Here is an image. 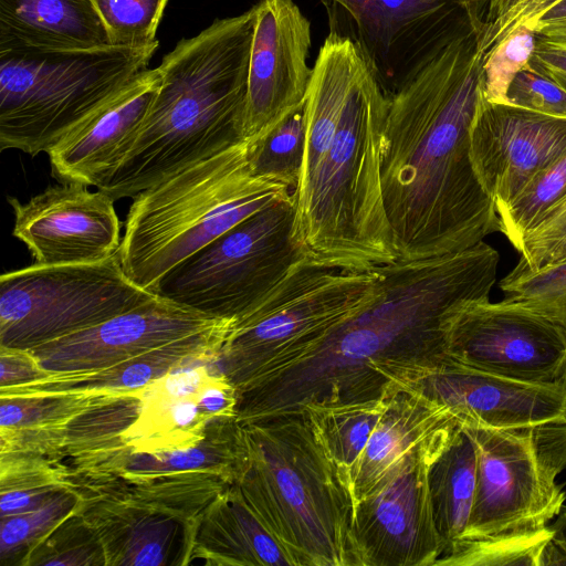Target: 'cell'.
<instances>
[{
  "label": "cell",
  "instance_id": "obj_1",
  "mask_svg": "<svg viewBox=\"0 0 566 566\" xmlns=\"http://www.w3.org/2000/svg\"><path fill=\"white\" fill-rule=\"evenodd\" d=\"M500 255L484 241L460 252L377 266L373 298L283 369L238 392L245 424L307 403L391 398L451 364L447 323L461 305L490 298Z\"/></svg>",
  "mask_w": 566,
  "mask_h": 566
},
{
  "label": "cell",
  "instance_id": "obj_2",
  "mask_svg": "<svg viewBox=\"0 0 566 566\" xmlns=\"http://www.w3.org/2000/svg\"><path fill=\"white\" fill-rule=\"evenodd\" d=\"M482 97V55L471 24L437 46L389 97L381 186L398 260L460 252L500 231L470 157Z\"/></svg>",
  "mask_w": 566,
  "mask_h": 566
},
{
  "label": "cell",
  "instance_id": "obj_3",
  "mask_svg": "<svg viewBox=\"0 0 566 566\" xmlns=\"http://www.w3.org/2000/svg\"><path fill=\"white\" fill-rule=\"evenodd\" d=\"M253 6L182 39L157 67L160 85L130 151L99 190L135 197L163 178L245 139Z\"/></svg>",
  "mask_w": 566,
  "mask_h": 566
},
{
  "label": "cell",
  "instance_id": "obj_4",
  "mask_svg": "<svg viewBox=\"0 0 566 566\" xmlns=\"http://www.w3.org/2000/svg\"><path fill=\"white\" fill-rule=\"evenodd\" d=\"M388 107L363 60L326 155L293 191V239L308 258L360 270L398 260L381 186Z\"/></svg>",
  "mask_w": 566,
  "mask_h": 566
},
{
  "label": "cell",
  "instance_id": "obj_5",
  "mask_svg": "<svg viewBox=\"0 0 566 566\" xmlns=\"http://www.w3.org/2000/svg\"><path fill=\"white\" fill-rule=\"evenodd\" d=\"M242 426L249 462L238 484L294 566H359L350 492L304 415Z\"/></svg>",
  "mask_w": 566,
  "mask_h": 566
},
{
  "label": "cell",
  "instance_id": "obj_6",
  "mask_svg": "<svg viewBox=\"0 0 566 566\" xmlns=\"http://www.w3.org/2000/svg\"><path fill=\"white\" fill-rule=\"evenodd\" d=\"M249 140L189 165L134 197L119 256L126 275L153 292L158 282L235 224L292 193L255 176Z\"/></svg>",
  "mask_w": 566,
  "mask_h": 566
},
{
  "label": "cell",
  "instance_id": "obj_7",
  "mask_svg": "<svg viewBox=\"0 0 566 566\" xmlns=\"http://www.w3.org/2000/svg\"><path fill=\"white\" fill-rule=\"evenodd\" d=\"M158 44L0 51V147L46 153L119 94Z\"/></svg>",
  "mask_w": 566,
  "mask_h": 566
},
{
  "label": "cell",
  "instance_id": "obj_8",
  "mask_svg": "<svg viewBox=\"0 0 566 566\" xmlns=\"http://www.w3.org/2000/svg\"><path fill=\"white\" fill-rule=\"evenodd\" d=\"M377 266L348 269L308 258L235 323L216 359L237 391L298 359L374 296Z\"/></svg>",
  "mask_w": 566,
  "mask_h": 566
},
{
  "label": "cell",
  "instance_id": "obj_9",
  "mask_svg": "<svg viewBox=\"0 0 566 566\" xmlns=\"http://www.w3.org/2000/svg\"><path fill=\"white\" fill-rule=\"evenodd\" d=\"M469 428L476 446L474 500L463 536L436 566L474 547L545 533L566 499L556 482L566 467V420Z\"/></svg>",
  "mask_w": 566,
  "mask_h": 566
},
{
  "label": "cell",
  "instance_id": "obj_10",
  "mask_svg": "<svg viewBox=\"0 0 566 566\" xmlns=\"http://www.w3.org/2000/svg\"><path fill=\"white\" fill-rule=\"evenodd\" d=\"M293 192L245 218L166 274L153 293L233 325L305 258Z\"/></svg>",
  "mask_w": 566,
  "mask_h": 566
},
{
  "label": "cell",
  "instance_id": "obj_11",
  "mask_svg": "<svg viewBox=\"0 0 566 566\" xmlns=\"http://www.w3.org/2000/svg\"><path fill=\"white\" fill-rule=\"evenodd\" d=\"M156 296L104 261L39 265L0 276V348L30 350L93 327Z\"/></svg>",
  "mask_w": 566,
  "mask_h": 566
},
{
  "label": "cell",
  "instance_id": "obj_12",
  "mask_svg": "<svg viewBox=\"0 0 566 566\" xmlns=\"http://www.w3.org/2000/svg\"><path fill=\"white\" fill-rule=\"evenodd\" d=\"M446 338L455 365L523 382L566 384L565 334L521 304H463L449 317Z\"/></svg>",
  "mask_w": 566,
  "mask_h": 566
},
{
  "label": "cell",
  "instance_id": "obj_13",
  "mask_svg": "<svg viewBox=\"0 0 566 566\" xmlns=\"http://www.w3.org/2000/svg\"><path fill=\"white\" fill-rule=\"evenodd\" d=\"M450 439L407 458L355 504L359 566H436L446 547L433 520L428 469Z\"/></svg>",
  "mask_w": 566,
  "mask_h": 566
},
{
  "label": "cell",
  "instance_id": "obj_14",
  "mask_svg": "<svg viewBox=\"0 0 566 566\" xmlns=\"http://www.w3.org/2000/svg\"><path fill=\"white\" fill-rule=\"evenodd\" d=\"M472 0H368L329 32L350 40L385 94H395L420 63L469 25Z\"/></svg>",
  "mask_w": 566,
  "mask_h": 566
},
{
  "label": "cell",
  "instance_id": "obj_15",
  "mask_svg": "<svg viewBox=\"0 0 566 566\" xmlns=\"http://www.w3.org/2000/svg\"><path fill=\"white\" fill-rule=\"evenodd\" d=\"M12 234L29 249L39 265L104 261L119 252L120 221L115 199L102 190L62 182L21 202L8 197Z\"/></svg>",
  "mask_w": 566,
  "mask_h": 566
},
{
  "label": "cell",
  "instance_id": "obj_16",
  "mask_svg": "<svg viewBox=\"0 0 566 566\" xmlns=\"http://www.w3.org/2000/svg\"><path fill=\"white\" fill-rule=\"evenodd\" d=\"M566 154V118L482 97L470 128V157L496 211Z\"/></svg>",
  "mask_w": 566,
  "mask_h": 566
},
{
  "label": "cell",
  "instance_id": "obj_17",
  "mask_svg": "<svg viewBox=\"0 0 566 566\" xmlns=\"http://www.w3.org/2000/svg\"><path fill=\"white\" fill-rule=\"evenodd\" d=\"M251 44L244 135L254 139L307 97L311 24L293 0H261Z\"/></svg>",
  "mask_w": 566,
  "mask_h": 566
},
{
  "label": "cell",
  "instance_id": "obj_18",
  "mask_svg": "<svg viewBox=\"0 0 566 566\" xmlns=\"http://www.w3.org/2000/svg\"><path fill=\"white\" fill-rule=\"evenodd\" d=\"M223 322L156 295L150 301L93 327L29 352L50 374L108 367Z\"/></svg>",
  "mask_w": 566,
  "mask_h": 566
},
{
  "label": "cell",
  "instance_id": "obj_19",
  "mask_svg": "<svg viewBox=\"0 0 566 566\" xmlns=\"http://www.w3.org/2000/svg\"><path fill=\"white\" fill-rule=\"evenodd\" d=\"M249 462L237 417L213 419L197 444L149 452L103 453L63 460L70 480L87 496H106L155 478L209 471L238 482Z\"/></svg>",
  "mask_w": 566,
  "mask_h": 566
},
{
  "label": "cell",
  "instance_id": "obj_20",
  "mask_svg": "<svg viewBox=\"0 0 566 566\" xmlns=\"http://www.w3.org/2000/svg\"><path fill=\"white\" fill-rule=\"evenodd\" d=\"M413 388L447 407L463 427L502 429L566 420V384L523 382L451 363Z\"/></svg>",
  "mask_w": 566,
  "mask_h": 566
},
{
  "label": "cell",
  "instance_id": "obj_21",
  "mask_svg": "<svg viewBox=\"0 0 566 566\" xmlns=\"http://www.w3.org/2000/svg\"><path fill=\"white\" fill-rule=\"evenodd\" d=\"M159 85L157 67L140 72L48 151L52 174L63 182L99 188L134 146Z\"/></svg>",
  "mask_w": 566,
  "mask_h": 566
},
{
  "label": "cell",
  "instance_id": "obj_22",
  "mask_svg": "<svg viewBox=\"0 0 566 566\" xmlns=\"http://www.w3.org/2000/svg\"><path fill=\"white\" fill-rule=\"evenodd\" d=\"M106 565L171 566L192 560L198 520L129 499L83 500Z\"/></svg>",
  "mask_w": 566,
  "mask_h": 566
},
{
  "label": "cell",
  "instance_id": "obj_23",
  "mask_svg": "<svg viewBox=\"0 0 566 566\" xmlns=\"http://www.w3.org/2000/svg\"><path fill=\"white\" fill-rule=\"evenodd\" d=\"M461 427L447 407L415 388L394 395L352 476L349 492L354 506L407 458L447 442Z\"/></svg>",
  "mask_w": 566,
  "mask_h": 566
},
{
  "label": "cell",
  "instance_id": "obj_24",
  "mask_svg": "<svg viewBox=\"0 0 566 566\" xmlns=\"http://www.w3.org/2000/svg\"><path fill=\"white\" fill-rule=\"evenodd\" d=\"M223 322L122 363L92 371L51 374L29 384L0 389V397L34 395H123L138 391L170 370L218 357L231 328Z\"/></svg>",
  "mask_w": 566,
  "mask_h": 566
},
{
  "label": "cell",
  "instance_id": "obj_25",
  "mask_svg": "<svg viewBox=\"0 0 566 566\" xmlns=\"http://www.w3.org/2000/svg\"><path fill=\"white\" fill-rule=\"evenodd\" d=\"M113 45L92 0H0V51Z\"/></svg>",
  "mask_w": 566,
  "mask_h": 566
},
{
  "label": "cell",
  "instance_id": "obj_26",
  "mask_svg": "<svg viewBox=\"0 0 566 566\" xmlns=\"http://www.w3.org/2000/svg\"><path fill=\"white\" fill-rule=\"evenodd\" d=\"M193 558H205L206 564L212 565L294 566L238 482L230 484L201 515Z\"/></svg>",
  "mask_w": 566,
  "mask_h": 566
},
{
  "label": "cell",
  "instance_id": "obj_27",
  "mask_svg": "<svg viewBox=\"0 0 566 566\" xmlns=\"http://www.w3.org/2000/svg\"><path fill=\"white\" fill-rule=\"evenodd\" d=\"M475 483V440L469 427H461L428 469L433 520L446 547L442 556L461 539L467 530Z\"/></svg>",
  "mask_w": 566,
  "mask_h": 566
},
{
  "label": "cell",
  "instance_id": "obj_28",
  "mask_svg": "<svg viewBox=\"0 0 566 566\" xmlns=\"http://www.w3.org/2000/svg\"><path fill=\"white\" fill-rule=\"evenodd\" d=\"M390 398L348 403H307L306 418L316 442L349 490L356 465Z\"/></svg>",
  "mask_w": 566,
  "mask_h": 566
},
{
  "label": "cell",
  "instance_id": "obj_29",
  "mask_svg": "<svg viewBox=\"0 0 566 566\" xmlns=\"http://www.w3.org/2000/svg\"><path fill=\"white\" fill-rule=\"evenodd\" d=\"M305 138L306 99L275 126L249 140L248 160L252 172L294 191L302 175Z\"/></svg>",
  "mask_w": 566,
  "mask_h": 566
},
{
  "label": "cell",
  "instance_id": "obj_30",
  "mask_svg": "<svg viewBox=\"0 0 566 566\" xmlns=\"http://www.w3.org/2000/svg\"><path fill=\"white\" fill-rule=\"evenodd\" d=\"M566 195V154L537 172L521 192L496 212L502 232L516 249L545 212Z\"/></svg>",
  "mask_w": 566,
  "mask_h": 566
},
{
  "label": "cell",
  "instance_id": "obj_31",
  "mask_svg": "<svg viewBox=\"0 0 566 566\" xmlns=\"http://www.w3.org/2000/svg\"><path fill=\"white\" fill-rule=\"evenodd\" d=\"M500 287L505 300L544 316L566 336V260L537 270L515 265Z\"/></svg>",
  "mask_w": 566,
  "mask_h": 566
},
{
  "label": "cell",
  "instance_id": "obj_32",
  "mask_svg": "<svg viewBox=\"0 0 566 566\" xmlns=\"http://www.w3.org/2000/svg\"><path fill=\"white\" fill-rule=\"evenodd\" d=\"M82 503L83 497L74 490L66 488L36 510L1 517L0 557L2 563L9 562L20 553H24L23 560L40 541L71 514L78 511Z\"/></svg>",
  "mask_w": 566,
  "mask_h": 566
},
{
  "label": "cell",
  "instance_id": "obj_33",
  "mask_svg": "<svg viewBox=\"0 0 566 566\" xmlns=\"http://www.w3.org/2000/svg\"><path fill=\"white\" fill-rule=\"evenodd\" d=\"M21 565H106V560L97 533L78 510L40 541Z\"/></svg>",
  "mask_w": 566,
  "mask_h": 566
},
{
  "label": "cell",
  "instance_id": "obj_34",
  "mask_svg": "<svg viewBox=\"0 0 566 566\" xmlns=\"http://www.w3.org/2000/svg\"><path fill=\"white\" fill-rule=\"evenodd\" d=\"M95 395H34L0 397V428L52 430L87 409Z\"/></svg>",
  "mask_w": 566,
  "mask_h": 566
},
{
  "label": "cell",
  "instance_id": "obj_35",
  "mask_svg": "<svg viewBox=\"0 0 566 566\" xmlns=\"http://www.w3.org/2000/svg\"><path fill=\"white\" fill-rule=\"evenodd\" d=\"M116 46L158 44L156 31L168 0H92Z\"/></svg>",
  "mask_w": 566,
  "mask_h": 566
},
{
  "label": "cell",
  "instance_id": "obj_36",
  "mask_svg": "<svg viewBox=\"0 0 566 566\" xmlns=\"http://www.w3.org/2000/svg\"><path fill=\"white\" fill-rule=\"evenodd\" d=\"M535 43V31L528 25H520L485 54L482 60V86L485 101L509 103V88L515 76L528 66Z\"/></svg>",
  "mask_w": 566,
  "mask_h": 566
},
{
  "label": "cell",
  "instance_id": "obj_37",
  "mask_svg": "<svg viewBox=\"0 0 566 566\" xmlns=\"http://www.w3.org/2000/svg\"><path fill=\"white\" fill-rule=\"evenodd\" d=\"M557 0H472L474 15L479 8L485 17L473 24L478 49L485 54L515 28L526 23Z\"/></svg>",
  "mask_w": 566,
  "mask_h": 566
},
{
  "label": "cell",
  "instance_id": "obj_38",
  "mask_svg": "<svg viewBox=\"0 0 566 566\" xmlns=\"http://www.w3.org/2000/svg\"><path fill=\"white\" fill-rule=\"evenodd\" d=\"M551 535L548 526L545 533L533 538L474 547L451 557L443 566H537L542 546Z\"/></svg>",
  "mask_w": 566,
  "mask_h": 566
},
{
  "label": "cell",
  "instance_id": "obj_39",
  "mask_svg": "<svg viewBox=\"0 0 566 566\" xmlns=\"http://www.w3.org/2000/svg\"><path fill=\"white\" fill-rule=\"evenodd\" d=\"M507 102L534 112L566 118V90L528 66L514 78Z\"/></svg>",
  "mask_w": 566,
  "mask_h": 566
},
{
  "label": "cell",
  "instance_id": "obj_40",
  "mask_svg": "<svg viewBox=\"0 0 566 566\" xmlns=\"http://www.w3.org/2000/svg\"><path fill=\"white\" fill-rule=\"evenodd\" d=\"M566 237V195L549 208L541 221L524 234L516 250L521 259L516 265L533 270L538 260Z\"/></svg>",
  "mask_w": 566,
  "mask_h": 566
},
{
  "label": "cell",
  "instance_id": "obj_41",
  "mask_svg": "<svg viewBox=\"0 0 566 566\" xmlns=\"http://www.w3.org/2000/svg\"><path fill=\"white\" fill-rule=\"evenodd\" d=\"M0 389L29 384L50 376L27 350L0 348Z\"/></svg>",
  "mask_w": 566,
  "mask_h": 566
},
{
  "label": "cell",
  "instance_id": "obj_42",
  "mask_svg": "<svg viewBox=\"0 0 566 566\" xmlns=\"http://www.w3.org/2000/svg\"><path fill=\"white\" fill-rule=\"evenodd\" d=\"M528 67L566 90V49L536 35Z\"/></svg>",
  "mask_w": 566,
  "mask_h": 566
},
{
  "label": "cell",
  "instance_id": "obj_43",
  "mask_svg": "<svg viewBox=\"0 0 566 566\" xmlns=\"http://www.w3.org/2000/svg\"><path fill=\"white\" fill-rule=\"evenodd\" d=\"M522 25L531 27L538 38L566 49V0H557Z\"/></svg>",
  "mask_w": 566,
  "mask_h": 566
},
{
  "label": "cell",
  "instance_id": "obj_44",
  "mask_svg": "<svg viewBox=\"0 0 566 566\" xmlns=\"http://www.w3.org/2000/svg\"><path fill=\"white\" fill-rule=\"evenodd\" d=\"M325 6L329 29L340 25L358 15L368 0H321Z\"/></svg>",
  "mask_w": 566,
  "mask_h": 566
},
{
  "label": "cell",
  "instance_id": "obj_45",
  "mask_svg": "<svg viewBox=\"0 0 566 566\" xmlns=\"http://www.w3.org/2000/svg\"><path fill=\"white\" fill-rule=\"evenodd\" d=\"M566 565V547L553 534L546 539L538 555L537 566Z\"/></svg>",
  "mask_w": 566,
  "mask_h": 566
},
{
  "label": "cell",
  "instance_id": "obj_46",
  "mask_svg": "<svg viewBox=\"0 0 566 566\" xmlns=\"http://www.w3.org/2000/svg\"><path fill=\"white\" fill-rule=\"evenodd\" d=\"M566 260V237L552 247L537 262L533 270ZM528 270V269H527Z\"/></svg>",
  "mask_w": 566,
  "mask_h": 566
},
{
  "label": "cell",
  "instance_id": "obj_47",
  "mask_svg": "<svg viewBox=\"0 0 566 566\" xmlns=\"http://www.w3.org/2000/svg\"><path fill=\"white\" fill-rule=\"evenodd\" d=\"M553 536L566 547V509L560 513L555 523L549 525Z\"/></svg>",
  "mask_w": 566,
  "mask_h": 566
}]
</instances>
